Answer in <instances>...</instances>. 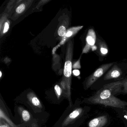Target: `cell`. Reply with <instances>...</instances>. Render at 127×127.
Instances as JSON below:
<instances>
[{"mask_svg":"<svg viewBox=\"0 0 127 127\" xmlns=\"http://www.w3.org/2000/svg\"><path fill=\"white\" fill-rule=\"evenodd\" d=\"M98 42V53L100 55L105 56L108 53V48L105 42L99 39H96Z\"/></svg>","mask_w":127,"mask_h":127,"instance_id":"10","label":"cell"},{"mask_svg":"<svg viewBox=\"0 0 127 127\" xmlns=\"http://www.w3.org/2000/svg\"><path fill=\"white\" fill-rule=\"evenodd\" d=\"M83 27V26H79L70 28L69 29L67 30L66 32V34L64 35V37L62 41L61 42V44H64L69 38L70 37L72 36L75 35L76 33L79 32V31L81 30Z\"/></svg>","mask_w":127,"mask_h":127,"instance_id":"8","label":"cell"},{"mask_svg":"<svg viewBox=\"0 0 127 127\" xmlns=\"http://www.w3.org/2000/svg\"><path fill=\"white\" fill-rule=\"evenodd\" d=\"M73 46L71 41L68 43L66 55V61L64 70V78L61 83L64 96L68 98L70 106L72 105L71 98V86L72 82V59Z\"/></svg>","mask_w":127,"mask_h":127,"instance_id":"2","label":"cell"},{"mask_svg":"<svg viewBox=\"0 0 127 127\" xmlns=\"http://www.w3.org/2000/svg\"><path fill=\"white\" fill-rule=\"evenodd\" d=\"M122 75V71L121 68L116 64H114L111 68L107 72L103 77L104 81L118 79Z\"/></svg>","mask_w":127,"mask_h":127,"instance_id":"7","label":"cell"},{"mask_svg":"<svg viewBox=\"0 0 127 127\" xmlns=\"http://www.w3.org/2000/svg\"><path fill=\"white\" fill-rule=\"evenodd\" d=\"M113 65V63H107L102 64L97 68L85 81L84 83V90H87L91 87Z\"/></svg>","mask_w":127,"mask_h":127,"instance_id":"4","label":"cell"},{"mask_svg":"<svg viewBox=\"0 0 127 127\" xmlns=\"http://www.w3.org/2000/svg\"></svg>","mask_w":127,"mask_h":127,"instance_id":"23","label":"cell"},{"mask_svg":"<svg viewBox=\"0 0 127 127\" xmlns=\"http://www.w3.org/2000/svg\"><path fill=\"white\" fill-rule=\"evenodd\" d=\"M73 73L75 76H78L79 75V71L78 70H74L73 71Z\"/></svg>","mask_w":127,"mask_h":127,"instance_id":"21","label":"cell"},{"mask_svg":"<svg viewBox=\"0 0 127 127\" xmlns=\"http://www.w3.org/2000/svg\"><path fill=\"white\" fill-rule=\"evenodd\" d=\"M25 8H26V6L25 4L23 3L17 8L16 12L18 14H21L24 11Z\"/></svg>","mask_w":127,"mask_h":127,"instance_id":"17","label":"cell"},{"mask_svg":"<svg viewBox=\"0 0 127 127\" xmlns=\"http://www.w3.org/2000/svg\"><path fill=\"white\" fill-rule=\"evenodd\" d=\"M18 110V112L24 121L27 122L30 120L31 119V115L28 111L22 107H19Z\"/></svg>","mask_w":127,"mask_h":127,"instance_id":"11","label":"cell"},{"mask_svg":"<svg viewBox=\"0 0 127 127\" xmlns=\"http://www.w3.org/2000/svg\"><path fill=\"white\" fill-rule=\"evenodd\" d=\"M0 78H1L2 75V72H1V71H0Z\"/></svg>","mask_w":127,"mask_h":127,"instance_id":"22","label":"cell"},{"mask_svg":"<svg viewBox=\"0 0 127 127\" xmlns=\"http://www.w3.org/2000/svg\"><path fill=\"white\" fill-rule=\"evenodd\" d=\"M117 112L120 117V118L124 122L125 127H127V109H118V108H114Z\"/></svg>","mask_w":127,"mask_h":127,"instance_id":"12","label":"cell"},{"mask_svg":"<svg viewBox=\"0 0 127 127\" xmlns=\"http://www.w3.org/2000/svg\"><path fill=\"white\" fill-rule=\"evenodd\" d=\"M0 127H12L4 120L0 119Z\"/></svg>","mask_w":127,"mask_h":127,"instance_id":"18","label":"cell"},{"mask_svg":"<svg viewBox=\"0 0 127 127\" xmlns=\"http://www.w3.org/2000/svg\"><path fill=\"white\" fill-rule=\"evenodd\" d=\"M55 90L56 95H57L58 98L59 99L61 97V95L62 94L63 90H62V88H61V87L58 85H56L55 86Z\"/></svg>","mask_w":127,"mask_h":127,"instance_id":"15","label":"cell"},{"mask_svg":"<svg viewBox=\"0 0 127 127\" xmlns=\"http://www.w3.org/2000/svg\"><path fill=\"white\" fill-rule=\"evenodd\" d=\"M91 107L89 106L76 108L64 120L62 127H67L74 124H81L88 116Z\"/></svg>","mask_w":127,"mask_h":127,"instance_id":"3","label":"cell"},{"mask_svg":"<svg viewBox=\"0 0 127 127\" xmlns=\"http://www.w3.org/2000/svg\"><path fill=\"white\" fill-rule=\"evenodd\" d=\"M66 30L65 27L62 25L59 27V28L58 33L59 36L64 37L66 34Z\"/></svg>","mask_w":127,"mask_h":127,"instance_id":"14","label":"cell"},{"mask_svg":"<svg viewBox=\"0 0 127 127\" xmlns=\"http://www.w3.org/2000/svg\"><path fill=\"white\" fill-rule=\"evenodd\" d=\"M110 122L109 115L104 114L92 119L88 123L87 127H108Z\"/></svg>","mask_w":127,"mask_h":127,"instance_id":"5","label":"cell"},{"mask_svg":"<svg viewBox=\"0 0 127 127\" xmlns=\"http://www.w3.org/2000/svg\"><path fill=\"white\" fill-rule=\"evenodd\" d=\"M121 94L127 95V78L124 80Z\"/></svg>","mask_w":127,"mask_h":127,"instance_id":"16","label":"cell"},{"mask_svg":"<svg viewBox=\"0 0 127 127\" xmlns=\"http://www.w3.org/2000/svg\"><path fill=\"white\" fill-rule=\"evenodd\" d=\"M27 98L29 101L32 105L38 108H41L42 107V104L40 101L33 92H30L28 93L27 95Z\"/></svg>","mask_w":127,"mask_h":127,"instance_id":"9","label":"cell"},{"mask_svg":"<svg viewBox=\"0 0 127 127\" xmlns=\"http://www.w3.org/2000/svg\"><path fill=\"white\" fill-rule=\"evenodd\" d=\"M73 68L75 69H80L81 68V64H80V59L77 61L75 64H74L73 65Z\"/></svg>","mask_w":127,"mask_h":127,"instance_id":"19","label":"cell"},{"mask_svg":"<svg viewBox=\"0 0 127 127\" xmlns=\"http://www.w3.org/2000/svg\"><path fill=\"white\" fill-rule=\"evenodd\" d=\"M124 79L104 85L93 95L84 98L82 103L88 104L102 105L113 108L126 109L127 107V102L116 97L121 94Z\"/></svg>","mask_w":127,"mask_h":127,"instance_id":"1","label":"cell"},{"mask_svg":"<svg viewBox=\"0 0 127 127\" xmlns=\"http://www.w3.org/2000/svg\"><path fill=\"white\" fill-rule=\"evenodd\" d=\"M9 29V24L8 22H6L5 23V26H4V30H3V33H6L8 32Z\"/></svg>","mask_w":127,"mask_h":127,"instance_id":"20","label":"cell"},{"mask_svg":"<svg viewBox=\"0 0 127 127\" xmlns=\"http://www.w3.org/2000/svg\"><path fill=\"white\" fill-rule=\"evenodd\" d=\"M0 119H2L4 120L7 123H8L12 127H18L4 113L2 108L0 109Z\"/></svg>","mask_w":127,"mask_h":127,"instance_id":"13","label":"cell"},{"mask_svg":"<svg viewBox=\"0 0 127 127\" xmlns=\"http://www.w3.org/2000/svg\"><path fill=\"white\" fill-rule=\"evenodd\" d=\"M96 36L94 30L91 29L89 30L86 37V43L82 51V53H87L91 48L95 45L96 41Z\"/></svg>","mask_w":127,"mask_h":127,"instance_id":"6","label":"cell"}]
</instances>
